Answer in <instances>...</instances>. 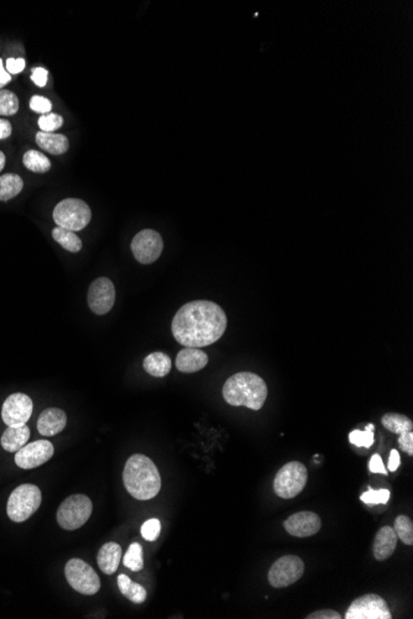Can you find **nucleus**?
<instances>
[{
	"mask_svg": "<svg viewBox=\"0 0 413 619\" xmlns=\"http://www.w3.org/2000/svg\"><path fill=\"white\" fill-rule=\"evenodd\" d=\"M226 326L228 319L222 307L210 300H194L178 310L171 329L178 344L201 349L218 342Z\"/></svg>",
	"mask_w": 413,
	"mask_h": 619,
	"instance_id": "1",
	"label": "nucleus"
},
{
	"mask_svg": "<svg viewBox=\"0 0 413 619\" xmlns=\"http://www.w3.org/2000/svg\"><path fill=\"white\" fill-rule=\"evenodd\" d=\"M123 481L126 491L140 501L155 498L161 490L160 472L145 455L130 456L124 467Z\"/></svg>",
	"mask_w": 413,
	"mask_h": 619,
	"instance_id": "2",
	"label": "nucleus"
},
{
	"mask_svg": "<svg viewBox=\"0 0 413 619\" xmlns=\"http://www.w3.org/2000/svg\"><path fill=\"white\" fill-rule=\"evenodd\" d=\"M268 384L252 372H238L226 379L223 386V398L228 405L247 407L259 411L268 398Z\"/></svg>",
	"mask_w": 413,
	"mask_h": 619,
	"instance_id": "3",
	"label": "nucleus"
},
{
	"mask_svg": "<svg viewBox=\"0 0 413 619\" xmlns=\"http://www.w3.org/2000/svg\"><path fill=\"white\" fill-rule=\"evenodd\" d=\"M43 501L41 491L38 486L25 483L17 487L8 500L6 513L15 523L25 522L38 511Z\"/></svg>",
	"mask_w": 413,
	"mask_h": 619,
	"instance_id": "4",
	"label": "nucleus"
},
{
	"mask_svg": "<svg viewBox=\"0 0 413 619\" xmlns=\"http://www.w3.org/2000/svg\"><path fill=\"white\" fill-rule=\"evenodd\" d=\"M92 212L82 199L68 198L61 201L54 209V220L59 228L80 231L89 224Z\"/></svg>",
	"mask_w": 413,
	"mask_h": 619,
	"instance_id": "5",
	"label": "nucleus"
},
{
	"mask_svg": "<svg viewBox=\"0 0 413 619\" xmlns=\"http://www.w3.org/2000/svg\"><path fill=\"white\" fill-rule=\"evenodd\" d=\"M308 471L300 461H291L284 465L276 474L274 491L280 498L291 500L298 496L306 487Z\"/></svg>",
	"mask_w": 413,
	"mask_h": 619,
	"instance_id": "6",
	"label": "nucleus"
},
{
	"mask_svg": "<svg viewBox=\"0 0 413 619\" xmlns=\"http://www.w3.org/2000/svg\"><path fill=\"white\" fill-rule=\"evenodd\" d=\"M93 511L91 498L85 495L67 497L57 509V522L65 530H75L87 523Z\"/></svg>",
	"mask_w": 413,
	"mask_h": 619,
	"instance_id": "7",
	"label": "nucleus"
},
{
	"mask_svg": "<svg viewBox=\"0 0 413 619\" xmlns=\"http://www.w3.org/2000/svg\"><path fill=\"white\" fill-rule=\"evenodd\" d=\"M65 576L71 588L82 595L92 596L101 588V580L97 572L81 559H71L66 564Z\"/></svg>",
	"mask_w": 413,
	"mask_h": 619,
	"instance_id": "8",
	"label": "nucleus"
},
{
	"mask_svg": "<svg viewBox=\"0 0 413 619\" xmlns=\"http://www.w3.org/2000/svg\"><path fill=\"white\" fill-rule=\"evenodd\" d=\"M303 572L305 562L300 558L295 555L282 556L271 566L268 575V582L273 588H287L298 581L303 576Z\"/></svg>",
	"mask_w": 413,
	"mask_h": 619,
	"instance_id": "9",
	"label": "nucleus"
},
{
	"mask_svg": "<svg viewBox=\"0 0 413 619\" xmlns=\"http://www.w3.org/2000/svg\"><path fill=\"white\" fill-rule=\"evenodd\" d=\"M347 619H391L392 614L386 601L379 595L369 593L356 598L349 606Z\"/></svg>",
	"mask_w": 413,
	"mask_h": 619,
	"instance_id": "10",
	"label": "nucleus"
},
{
	"mask_svg": "<svg viewBox=\"0 0 413 619\" xmlns=\"http://www.w3.org/2000/svg\"><path fill=\"white\" fill-rule=\"evenodd\" d=\"M164 250V241L157 231L145 229L139 231L131 241V251L134 254L136 261L143 265H149L155 262L161 256Z\"/></svg>",
	"mask_w": 413,
	"mask_h": 619,
	"instance_id": "11",
	"label": "nucleus"
},
{
	"mask_svg": "<svg viewBox=\"0 0 413 619\" xmlns=\"http://www.w3.org/2000/svg\"><path fill=\"white\" fill-rule=\"evenodd\" d=\"M33 414V400L24 393H13L6 398L1 408V419L8 427L27 424Z\"/></svg>",
	"mask_w": 413,
	"mask_h": 619,
	"instance_id": "12",
	"label": "nucleus"
},
{
	"mask_svg": "<svg viewBox=\"0 0 413 619\" xmlns=\"http://www.w3.org/2000/svg\"><path fill=\"white\" fill-rule=\"evenodd\" d=\"M55 449L49 440H38L24 445L15 455V463L20 469L30 470L48 463L54 456Z\"/></svg>",
	"mask_w": 413,
	"mask_h": 619,
	"instance_id": "13",
	"label": "nucleus"
},
{
	"mask_svg": "<svg viewBox=\"0 0 413 619\" xmlns=\"http://www.w3.org/2000/svg\"><path fill=\"white\" fill-rule=\"evenodd\" d=\"M115 303V287L107 277L97 278L88 289V305L94 314L104 315Z\"/></svg>",
	"mask_w": 413,
	"mask_h": 619,
	"instance_id": "14",
	"label": "nucleus"
},
{
	"mask_svg": "<svg viewBox=\"0 0 413 619\" xmlns=\"http://www.w3.org/2000/svg\"><path fill=\"white\" fill-rule=\"evenodd\" d=\"M284 527L287 533L294 537L307 538L319 532L322 527V520L316 513L303 511L287 518L284 522Z\"/></svg>",
	"mask_w": 413,
	"mask_h": 619,
	"instance_id": "15",
	"label": "nucleus"
},
{
	"mask_svg": "<svg viewBox=\"0 0 413 619\" xmlns=\"http://www.w3.org/2000/svg\"><path fill=\"white\" fill-rule=\"evenodd\" d=\"M210 361L208 355L198 347H184L177 354L176 367L183 374H194L204 369Z\"/></svg>",
	"mask_w": 413,
	"mask_h": 619,
	"instance_id": "16",
	"label": "nucleus"
},
{
	"mask_svg": "<svg viewBox=\"0 0 413 619\" xmlns=\"http://www.w3.org/2000/svg\"><path fill=\"white\" fill-rule=\"evenodd\" d=\"M67 424V416L59 408H48L40 414L38 430L43 437H54L62 432Z\"/></svg>",
	"mask_w": 413,
	"mask_h": 619,
	"instance_id": "17",
	"label": "nucleus"
},
{
	"mask_svg": "<svg viewBox=\"0 0 413 619\" xmlns=\"http://www.w3.org/2000/svg\"><path fill=\"white\" fill-rule=\"evenodd\" d=\"M397 546V535L391 527H384L376 534L372 545L374 558L377 561H385L391 558Z\"/></svg>",
	"mask_w": 413,
	"mask_h": 619,
	"instance_id": "18",
	"label": "nucleus"
},
{
	"mask_svg": "<svg viewBox=\"0 0 413 619\" xmlns=\"http://www.w3.org/2000/svg\"><path fill=\"white\" fill-rule=\"evenodd\" d=\"M122 559V548L113 541L103 545L98 553V566L106 575H113L118 570Z\"/></svg>",
	"mask_w": 413,
	"mask_h": 619,
	"instance_id": "19",
	"label": "nucleus"
},
{
	"mask_svg": "<svg viewBox=\"0 0 413 619\" xmlns=\"http://www.w3.org/2000/svg\"><path fill=\"white\" fill-rule=\"evenodd\" d=\"M30 428L27 424L19 427H8L6 432L1 435V446L8 453H17L19 449L27 445V440L30 439Z\"/></svg>",
	"mask_w": 413,
	"mask_h": 619,
	"instance_id": "20",
	"label": "nucleus"
},
{
	"mask_svg": "<svg viewBox=\"0 0 413 619\" xmlns=\"http://www.w3.org/2000/svg\"><path fill=\"white\" fill-rule=\"evenodd\" d=\"M36 144L40 149L50 152L51 155H62L68 150L70 143L62 133H36Z\"/></svg>",
	"mask_w": 413,
	"mask_h": 619,
	"instance_id": "21",
	"label": "nucleus"
},
{
	"mask_svg": "<svg viewBox=\"0 0 413 619\" xmlns=\"http://www.w3.org/2000/svg\"><path fill=\"white\" fill-rule=\"evenodd\" d=\"M171 358L161 351L150 354L144 360V370L154 377H165L171 371Z\"/></svg>",
	"mask_w": 413,
	"mask_h": 619,
	"instance_id": "22",
	"label": "nucleus"
},
{
	"mask_svg": "<svg viewBox=\"0 0 413 619\" xmlns=\"http://www.w3.org/2000/svg\"><path fill=\"white\" fill-rule=\"evenodd\" d=\"M118 586L124 597L128 598L131 602H134V604L145 602L146 597H147L145 588L139 583L131 581L126 575H124V574L119 575Z\"/></svg>",
	"mask_w": 413,
	"mask_h": 619,
	"instance_id": "23",
	"label": "nucleus"
},
{
	"mask_svg": "<svg viewBox=\"0 0 413 619\" xmlns=\"http://www.w3.org/2000/svg\"><path fill=\"white\" fill-rule=\"evenodd\" d=\"M24 182L22 177L15 173H6L0 176V201L6 202L11 198L17 197L22 192Z\"/></svg>",
	"mask_w": 413,
	"mask_h": 619,
	"instance_id": "24",
	"label": "nucleus"
},
{
	"mask_svg": "<svg viewBox=\"0 0 413 619\" xmlns=\"http://www.w3.org/2000/svg\"><path fill=\"white\" fill-rule=\"evenodd\" d=\"M382 425L393 434L413 432V423L410 418L398 413H387L381 419Z\"/></svg>",
	"mask_w": 413,
	"mask_h": 619,
	"instance_id": "25",
	"label": "nucleus"
},
{
	"mask_svg": "<svg viewBox=\"0 0 413 619\" xmlns=\"http://www.w3.org/2000/svg\"><path fill=\"white\" fill-rule=\"evenodd\" d=\"M52 238L62 246L65 250L70 252H78L82 249V241L78 236L75 235V231L64 229L56 226L52 230Z\"/></svg>",
	"mask_w": 413,
	"mask_h": 619,
	"instance_id": "26",
	"label": "nucleus"
},
{
	"mask_svg": "<svg viewBox=\"0 0 413 619\" xmlns=\"http://www.w3.org/2000/svg\"><path fill=\"white\" fill-rule=\"evenodd\" d=\"M24 166L27 170H30L35 173H45L51 168V162L43 152H38L35 150H30L25 152V155L22 157Z\"/></svg>",
	"mask_w": 413,
	"mask_h": 619,
	"instance_id": "27",
	"label": "nucleus"
},
{
	"mask_svg": "<svg viewBox=\"0 0 413 619\" xmlns=\"http://www.w3.org/2000/svg\"><path fill=\"white\" fill-rule=\"evenodd\" d=\"M124 565L131 571H141L144 569V553L139 543H133L123 559Z\"/></svg>",
	"mask_w": 413,
	"mask_h": 619,
	"instance_id": "28",
	"label": "nucleus"
},
{
	"mask_svg": "<svg viewBox=\"0 0 413 619\" xmlns=\"http://www.w3.org/2000/svg\"><path fill=\"white\" fill-rule=\"evenodd\" d=\"M393 530L396 533L397 538L403 540V544H413V523L411 518L406 516H398L395 519Z\"/></svg>",
	"mask_w": 413,
	"mask_h": 619,
	"instance_id": "29",
	"label": "nucleus"
},
{
	"mask_svg": "<svg viewBox=\"0 0 413 619\" xmlns=\"http://www.w3.org/2000/svg\"><path fill=\"white\" fill-rule=\"evenodd\" d=\"M349 442L359 448H370L374 444V425L369 424L364 432L355 429L349 434Z\"/></svg>",
	"mask_w": 413,
	"mask_h": 619,
	"instance_id": "30",
	"label": "nucleus"
},
{
	"mask_svg": "<svg viewBox=\"0 0 413 619\" xmlns=\"http://www.w3.org/2000/svg\"><path fill=\"white\" fill-rule=\"evenodd\" d=\"M19 109V99L10 91L0 89V115H14Z\"/></svg>",
	"mask_w": 413,
	"mask_h": 619,
	"instance_id": "31",
	"label": "nucleus"
},
{
	"mask_svg": "<svg viewBox=\"0 0 413 619\" xmlns=\"http://www.w3.org/2000/svg\"><path fill=\"white\" fill-rule=\"evenodd\" d=\"M38 128L41 129L43 133H52L64 125V118L59 114L48 112L38 118Z\"/></svg>",
	"mask_w": 413,
	"mask_h": 619,
	"instance_id": "32",
	"label": "nucleus"
},
{
	"mask_svg": "<svg viewBox=\"0 0 413 619\" xmlns=\"http://www.w3.org/2000/svg\"><path fill=\"white\" fill-rule=\"evenodd\" d=\"M161 533V522L156 518L146 520L141 527V535L147 541H155Z\"/></svg>",
	"mask_w": 413,
	"mask_h": 619,
	"instance_id": "33",
	"label": "nucleus"
},
{
	"mask_svg": "<svg viewBox=\"0 0 413 619\" xmlns=\"http://www.w3.org/2000/svg\"><path fill=\"white\" fill-rule=\"evenodd\" d=\"M360 500L366 504H386L390 500V491L389 490H369L360 497Z\"/></svg>",
	"mask_w": 413,
	"mask_h": 619,
	"instance_id": "34",
	"label": "nucleus"
},
{
	"mask_svg": "<svg viewBox=\"0 0 413 619\" xmlns=\"http://www.w3.org/2000/svg\"><path fill=\"white\" fill-rule=\"evenodd\" d=\"M30 108L34 112H40V114H48L52 109V103L50 102L48 98L41 96H34L30 99Z\"/></svg>",
	"mask_w": 413,
	"mask_h": 619,
	"instance_id": "35",
	"label": "nucleus"
},
{
	"mask_svg": "<svg viewBox=\"0 0 413 619\" xmlns=\"http://www.w3.org/2000/svg\"><path fill=\"white\" fill-rule=\"evenodd\" d=\"M398 445L410 456L413 455V432H403L398 437Z\"/></svg>",
	"mask_w": 413,
	"mask_h": 619,
	"instance_id": "36",
	"label": "nucleus"
},
{
	"mask_svg": "<svg viewBox=\"0 0 413 619\" xmlns=\"http://www.w3.org/2000/svg\"><path fill=\"white\" fill-rule=\"evenodd\" d=\"M48 75L49 72L43 68V67H36L31 71V80L38 87H45L48 83Z\"/></svg>",
	"mask_w": 413,
	"mask_h": 619,
	"instance_id": "37",
	"label": "nucleus"
},
{
	"mask_svg": "<svg viewBox=\"0 0 413 619\" xmlns=\"http://www.w3.org/2000/svg\"><path fill=\"white\" fill-rule=\"evenodd\" d=\"M369 470L372 474H382V475H387L386 467H385V465L382 463V459H381V456L379 454L372 455L371 456L370 463H369Z\"/></svg>",
	"mask_w": 413,
	"mask_h": 619,
	"instance_id": "38",
	"label": "nucleus"
},
{
	"mask_svg": "<svg viewBox=\"0 0 413 619\" xmlns=\"http://www.w3.org/2000/svg\"><path fill=\"white\" fill-rule=\"evenodd\" d=\"M307 619H340V614L338 612H335V611H333V609H322V611H318V612H313V613L308 614L306 617Z\"/></svg>",
	"mask_w": 413,
	"mask_h": 619,
	"instance_id": "39",
	"label": "nucleus"
},
{
	"mask_svg": "<svg viewBox=\"0 0 413 619\" xmlns=\"http://www.w3.org/2000/svg\"><path fill=\"white\" fill-rule=\"evenodd\" d=\"M25 68V59H9L6 61V71L13 75L20 73Z\"/></svg>",
	"mask_w": 413,
	"mask_h": 619,
	"instance_id": "40",
	"label": "nucleus"
},
{
	"mask_svg": "<svg viewBox=\"0 0 413 619\" xmlns=\"http://www.w3.org/2000/svg\"><path fill=\"white\" fill-rule=\"evenodd\" d=\"M400 464H401L400 453L397 451L396 449H393V450H391V453H390V459H389V466H387V469L391 471V472H395V471L398 469Z\"/></svg>",
	"mask_w": 413,
	"mask_h": 619,
	"instance_id": "41",
	"label": "nucleus"
},
{
	"mask_svg": "<svg viewBox=\"0 0 413 619\" xmlns=\"http://www.w3.org/2000/svg\"><path fill=\"white\" fill-rule=\"evenodd\" d=\"M13 128L11 124L8 120L0 119V140L8 139L11 135Z\"/></svg>",
	"mask_w": 413,
	"mask_h": 619,
	"instance_id": "42",
	"label": "nucleus"
},
{
	"mask_svg": "<svg viewBox=\"0 0 413 619\" xmlns=\"http://www.w3.org/2000/svg\"><path fill=\"white\" fill-rule=\"evenodd\" d=\"M11 80V75L8 71L4 68V64H3V59H0V88H3V87L8 85L9 82Z\"/></svg>",
	"mask_w": 413,
	"mask_h": 619,
	"instance_id": "43",
	"label": "nucleus"
},
{
	"mask_svg": "<svg viewBox=\"0 0 413 619\" xmlns=\"http://www.w3.org/2000/svg\"><path fill=\"white\" fill-rule=\"evenodd\" d=\"M4 166H6V155L0 151V171L4 168Z\"/></svg>",
	"mask_w": 413,
	"mask_h": 619,
	"instance_id": "44",
	"label": "nucleus"
}]
</instances>
